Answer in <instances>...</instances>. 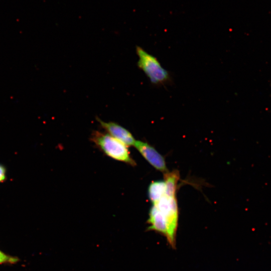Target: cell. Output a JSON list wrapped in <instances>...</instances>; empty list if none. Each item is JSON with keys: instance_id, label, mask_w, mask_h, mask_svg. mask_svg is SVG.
Masks as SVG:
<instances>
[{"instance_id": "8992f818", "label": "cell", "mask_w": 271, "mask_h": 271, "mask_svg": "<svg viewBox=\"0 0 271 271\" xmlns=\"http://www.w3.org/2000/svg\"><path fill=\"white\" fill-rule=\"evenodd\" d=\"M166 184L165 194L170 196H176L177 184L180 179V174L177 170L168 172L164 174Z\"/></svg>"}, {"instance_id": "52a82bcc", "label": "cell", "mask_w": 271, "mask_h": 271, "mask_svg": "<svg viewBox=\"0 0 271 271\" xmlns=\"http://www.w3.org/2000/svg\"><path fill=\"white\" fill-rule=\"evenodd\" d=\"M165 192L166 184L164 180L154 181L149 186V198L153 204L164 196Z\"/></svg>"}, {"instance_id": "6da1fadb", "label": "cell", "mask_w": 271, "mask_h": 271, "mask_svg": "<svg viewBox=\"0 0 271 271\" xmlns=\"http://www.w3.org/2000/svg\"><path fill=\"white\" fill-rule=\"evenodd\" d=\"M178 207L176 196L166 194L151 208L147 221L148 230L164 236L169 244L175 248L178 224Z\"/></svg>"}, {"instance_id": "277c9868", "label": "cell", "mask_w": 271, "mask_h": 271, "mask_svg": "<svg viewBox=\"0 0 271 271\" xmlns=\"http://www.w3.org/2000/svg\"><path fill=\"white\" fill-rule=\"evenodd\" d=\"M133 146L156 170L164 173L168 172L164 158L153 147L141 141H136Z\"/></svg>"}, {"instance_id": "3957f363", "label": "cell", "mask_w": 271, "mask_h": 271, "mask_svg": "<svg viewBox=\"0 0 271 271\" xmlns=\"http://www.w3.org/2000/svg\"><path fill=\"white\" fill-rule=\"evenodd\" d=\"M136 52L139 58L138 66L152 83L159 85L170 81L169 73L162 67L156 57L139 46L136 47Z\"/></svg>"}, {"instance_id": "7a4b0ae2", "label": "cell", "mask_w": 271, "mask_h": 271, "mask_svg": "<svg viewBox=\"0 0 271 271\" xmlns=\"http://www.w3.org/2000/svg\"><path fill=\"white\" fill-rule=\"evenodd\" d=\"M91 140L104 154L110 158L131 166L136 165L131 157L127 146L108 133L94 131L91 134Z\"/></svg>"}, {"instance_id": "9c48e42d", "label": "cell", "mask_w": 271, "mask_h": 271, "mask_svg": "<svg viewBox=\"0 0 271 271\" xmlns=\"http://www.w3.org/2000/svg\"><path fill=\"white\" fill-rule=\"evenodd\" d=\"M7 179V171L5 167L0 164V183L4 182Z\"/></svg>"}, {"instance_id": "ba28073f", "label": "cell", "mask_w": 271, "mask_h": 271, "mask_svg": "<svg viewBox=\"0 0 271 271\" xmlns=\"http://www.w3.org/2000/svg\"><path fill=\"white\" fill-rule=\"evenodd\" d=\"M19 260L18 257L6 254L0 250V264L16 263Z\"/></svg>"}, {"instance_id": "5b68a950", "label": "cell", "mask_w": 271, "mask_h": 271, "mask_svg": "<svg viewBox=\"0 0 271 271\" xmlns=\"http://www.w3.org/2000/svg\"><path fill=\"white\" fill-rule=\"evenodd\" d=\"M97 120L101 127L106 130L109 135L127 147L134 145L136 140L126 128L114 122H105L99 118H97Z\"/></svg>"}]
</instances>
